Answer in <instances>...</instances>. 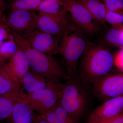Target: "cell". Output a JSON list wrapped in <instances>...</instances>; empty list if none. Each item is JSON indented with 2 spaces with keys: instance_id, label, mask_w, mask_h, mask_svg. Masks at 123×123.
Wrapping results in <instances>:
<instances>
[{
  "instance_id": "cell-10",
  "label": "cell",
  "mask_w": 123,
  "mask_h": 123,
  "mask_svg": "<svg viewBox=\"0 0 123 123\" xmlns=\"http://www.w3.org/2000/svg\"><path fill=\"white\" fill-rule=\"evenodd\" d=\"M123 112V94L105 101L88 117L86 123H98Z\"/></svg>"
},
{
  "instance_id": "cell-12",
  "label": "cell",
  "mask_w": 123,
  "mask_h": 123,
  "mask_svg": "<svg viewBox=\"0 0 123 123\" xmlns=\"http://www.w3.org/2000/svg\"><path fill=\"white\" fill-rule=\"evenodd\" d=\"M37 115L30 105L24 93L14 106L8 123H35Z\"/></svg>"
},
{
  "instance_id": "cell-34",
  "label": "cell",
  "mask_w": 123,
  "mask_h": 123,
  "mask_svg": "<svg viewBox=\"0 0 123 123\" xmlns=\"http://www.w3.org/2000/svg\"><path fill=\"white\" fill-rule=\"evenodd\" d=\"M121 31H123V28H122V30H121Z\"/></svg>"
},
{
  "instance_id": "cell-5",
  "label": "cell",
  "mask_w": 123,
  "mask_h": 123,
  "mask_svg": "<svg viewBox=\"0 0 123 123\" xmlns=\"http://www.w3.org/2000/svg\"><path fill=\"white\" fill-rule=\"evenodd\" d=\"M64 84L53 83L48 88L26 93V99L30 105L38 114H42L52 108L61 98Z\"/></svg>"
},
{
  "instance_id": "cell-22",
  "label": "cell",
  "mask_w": 123,
  "mask_h": 123,
  "mask_svg": "<svg viewBox=\"0 0 123 123\" xmlns=\"http://www.w3.org/2000/svg\"><path fill=\"white\" fill-rule=\"evenodd\" d=\"M106 22L111 24L114 29L121 31L123 27V15L113 12L106 9Z\"/></svg>"
},
{
  "instance_id": "cell-4",
  "label": "cell",
  "mask_w": 123,
  "mask_h": 123,
  "mask_svg": "<svg viewBox=\"0 0 123 123\" xmlns=\"http://www.w3.org/2000/svg\"><path fill=\"white\" fill-rule=\"evenodd\" d=\"M76 77L68 78L64 83L60 101L70 117L77 122L85 113L87 106V96Z\"/></svg>"
},
{
  "instance_id": "cell-33",
  "label": "cell",
  "mask_w": 123,
  "mask_h": 123,
  "mask_svg": "<svg viewBox=\"0 0 123 123\" xmlns=\"http://www.w3.org/2000/svg\"><path fill=\"white\" fill-rule=\"evenodd\" d=\"M4 16H3V17H2L1 18H0V22L1 21V20H2V18H3V17Z\"/></svg>"
},
{
  "instance_id": "cell-7",
  "label": "cell",
  "mask_w": 123,
  "mask_h": 123,
  "mask_svg": "<svg viewBox=\"0 0 123 123\" xmlns=\"http://www.w3.org/2000/svg\"><path fill=\"white\" fill-rule=\"evenodd\" d=\"M93 91L98 98L104 101L123 94V72L108 74L93 83Z\"/></svg>"
},
{
  "instance_id": "cell-11",
  "label": "cell",
  "mask_w": 123,
  "mask_h": 123,
  "mask_svg": "<svg viewBox=\"0 0 123 123\" xmlns=\"http://www.w3.org/2000/svg\"><path fill=\"white\" fill-rule=\"evenodd\" d=\"M37 15L34 11L11 10L5 21L11 30L22 32L36 28Z\"/></svg>"
},
{
  "instance_id": "cell-25",
  "label": "cell",
  "mask_w": 123,
  "mask_h": 123,
  "mask_svg": "<svg viewBox=\"0 0 123 123\" xmlns=\"http://www.w3.org/2000/svg\"><path fill=\"white\" fill-rule=\"evenodd\" d=\"M5 20V18L4 17L0 22V44L11 35V30L7 25Z\"/></svg>"
},
{
  "instance_id": "cell-20",
  "label": "cell",
  "mask_w": 123,
  "mask_h": 123,
  "mask_svg": "<svg viewBox=\"0 0 123 123\" xmlns=\"http://www.w3.org/2000/svg\"><path fill=\"white\" fill-rule=\"evenodd\" d=\"M18 47L11 33V35L8 39L0 44V53L4 59H10L16 52Z\"/></svg>"
},
{
  "instance_id": "cell-9",
  "label": "cell",
  "mask_w": 123,
  "mask_h": 123,
  "mask_svg": "<svg viewBox=\"0 0 123 123\" xmlns=\"http://www.w3.org/2000/svg\"><path fill=\"white\" fill-rule=\"evenodd\" d=\"M68 13V12L57 14L38 12L36 28L49 34L61 37L69 24Z\"/></svg>"
},
{
  "instance_id": "cell-13",
  "label": "cell",
  "mask_w": 123,
  "mask_h": 123,
  "mask_svg": "<svg viewBox=\"0 0 123 123\" xmlns=\"http://www.w3.org/2000/svg\"><path fill=\"white\" fill-rule=\"evenodd\" d=\"M21 88L30 93L48 88L53 82H50L30 69L26 73L18 79Z\"/></svg>"
},
{
  "instance_id": "cell-19",
  "label": "cell",
  "mask_w": 123,
  "mask_h": 123,
  "mask_svg": "<svg viewBox=\"0 0 123 123\" xmlns=\"http://www.w3.org/2000/svg\"><path fill=\"white\" fill-rule=\"evenodd\" d=\"M42 0H14L11 3V10L36 11Z\"/></svg>"
},
{
  "instance_id": "cell-27",
  "label": "cell",
  "mask_w": 123,
  "mask_h": 123,
  "mask_svg": "<svg viewBox=\"0 0 123 123\" xmlns=\"http://www.w3.org/2000/svg\"><path fill=\"white\" fill-rule=\"evenodd\" d=\"M55 106L40 115L43 118L49 123H55L56 120V116Z\"/></svg>"
},
{
  "instance_id": "cell-31",
  "label": "cell",
  "mask_w": 123,
  "mask_h": 123,
  "mask_svg": "<svg viewBox=\"0 0 123 123\" xmlns=\"http://www.w3.org/2000/svg\"><path fill=\"white\" fill-rule=\"evenodd\" d=\"M6 64V60L3 58L0 53V66H4Z\"/></svg>"
},
{
  "instance_id": "cell-26",
  "label": "cell",
  "mask_w": 123,
  "mask_h": 123,
  "mask_svg": "<svg viewBox=\"0 0 123 123\" xmlns=\"http://www.w3.org/2000/svg\"><path fill=\"white\" fill-rule=\"evenodd\" d=\"M114 64L123 72V47L117 52L114 57Z\"/></svg>"
},
{
  "instance_id": "cell-29",
  "label": "cell",
  "mask_w": 123,
  "mask_h": 123,
  "mask_svg": "<svg viewBox=\"0 0 123 123\" xmlns=\"http://www.w3.org/2000/svg\"><path fill=\"white\" fill-rule=\"evenodd\" d=\"M35 123H49L41 116L40 115H37Z\"/></svg>"
},
{
  "instance_id": "cell-32",
  "label": "cell",
  "mask_w": 123,
  "mask_h": 123,
  "mask_svg": "<svg viewBox=\"0 0 123 123\" xmlns=\"http://www.w3.org/2000/svg\"><path fill=\"white\" fill-rule=\"evenodd\" d=\"M113 118V117H112ZM112 118H110L109 119H108L106 120H104V121H101V122H99V123H109L110 121H111V119H112Z\"/></svg>"
},
{
  "instance_id": "cell-8",
  "label": "cell",
  "mask_w": 123,
  "mask_h": 123,
  "mask_svg": "<svg viewBox=\"0 0 123 123\" xmlns=\"http://www.w3.org/2000/svg\"><path fill=\"white\" fill-rule=\"evenodd\" d=\"M23 37L31 48L47 55L59 53L58 37L49 34L36 28L22 32Z\"/></svg>"
},
{
  "instance_id": "cell-30",
  "label": "cell",
  "mask_w": 123,
  "mask_h": 123,
  "mask_svg": "<svg viewBox=\"0 0 123 123\" xmlns=\"http://www.w3.org/2000/svg\"><path fill=\"white\" fill-rule=\"evenodd\" d=\"M5 11L4 4V0H0V18L3 16Z\"/></svg>"
},
{
  "instance_id": "cell-6",
  "label": "cell",
  "mask_w": 123,
  "mask_h": 123,
  "mask_svg": "<svg viewBox=\"0 0 123 123\" xmlns=\"http://www.w3.org/2000/svg\"><path fill=\"white\" fill-rule=\"evenodd\" d=\"M65 9L70 13L74 24L84 32L96 33L98 30V23L87 9L77 0H62Z\"/></svg>"
},
{
  "instance_id": "cell-18",
  "label": "cell",
  "mask_w": 123,
  "mask_h": 123,
  "mask_svg": "<svg viewBox=\"0 0 123 123\" xmlns=\"http://www.w3.org/2000/svg\"><path fill=\"white\" fill-rule=\"evenodd\" d=\"M36 11L38 12L51 14L67 12L64 8L62 0H42Z\"/></svg>"
},
{
  "instance_id": "cell-2",
  "label": "cell",
  "mask_w": 123,
  "mask_h": 123,
  "mask_svg": "<svg viewBox=\"0 0 123 123\" xmlns=\"http://www.w3.org/2000/svg\"><path fill=\"white\" fill-rule=\"evenodd\" d=\"M61 38L59 53L66 66L68 78L76 77L78 61L89 43L85 32L75 24H69Z\"/></svg>"
},
{
  "instance_id": "cell-15",
  "label": "cell",
  "mask_w": 123,
  "mask_h": 123,
  "mask_svg": "<svg viewBox=\"0 0 123 123\" xmlns=\"http://www.w3.org/2000/svg\"><path fill=\"white\" fill-rule=\"evenodd\" d=\"M24 92L21 88L0 95V122L10 118L16 103Z\"/></svg>"
},
{
  "instance_id": "cell-23",
  "label": "cell",
  "mask_w": 123,
  "mask_h": 123,
  "mask_svg": "<svg viewBox=\"0 0 123 123\" xmlns=\"http://www.w3.org/2000/svg\"><path fill=\"white\" fill-rule=\"evenodd\" d=\"M56 119L55 123H77L70 117L67 111L62 106L60 100L55 106Z\"/></svg>"
},
{
  "instance_id": "cell-24",
  "label": "cell",
  "mask_w": 123,
  "mask_h": 123,
  "mask_svg": "<svg viewBox=\"0 0 123 123\" xmlns=\"http://www.w3.org/2000/svg\"><path fill=\"white\" fill-rule=\"evenodd\" d=\"M102 0L108 10L123 15V0Z\"/></svg>"
},
{
  "instance_id": "cell-1",
  "label": "cell",
  "mask_w": 123,
  "mask_h": 123,
  "mask_svg": "<svg viewBox=\"0 0 123 123\" xmlns=\"http://www.w3.org/2000/svg\"><path fill=\"white\" fill-rule=\"evenodd\" d=\"M12 34L18 46L25 51L31 70L50 82L59 83L68 79L67 73L52 55L31 48L21 34L14 31Z\"/></svg>"
},
{
  "instance_id": "cell-16",
  "label": "cell",
  "mask_w": 123,
  "mask_h": 123,
  "mask_svg": "<svg viewBox=\"0 0 123 123\" xmlns=\"http://www.w3.org/2000/svg\"><path fill=\"white\" fill-rule=\"evenodd\" d=\"M84 6L95 20L106 26V8L102 0H77Z\"/></svg>"
},
{
  "instance_id": "cell-28",
  "label": "cell",
  "mask_w": 123,
  "mask_h": 123,
  "mask_svg": "<svg viewBox=\"0 0 123 123\" xmlns=\"http://www.w3.org/2000/svg\"><path fill=\"white\" fill-rule=\"evenodd\" d=\"M109 123H123V112L112 118Z\"/></svg>"
},
{
  "instance_id": "cell-14",
  "label": "cell",
  "mask_w": 123,
  "mask_h": 123,
  "mask_svg": "<svg viewBox=\"0 0 123 123\" xmlns=\"http://www.w3.org/2000/svg\"><path fill=\"white\" fill-rule=\"evenodd\" d=\"M18 47L16 52L6 63V66L12 75L18 80L30 70V67L25 51L19 46H18Z\"/></svg>"
},
{
  "instance_id": "cell-3",
  "label": "cell",
  "mask_w": 123,
  "mask_h": 123,
  "mask_svg": "<svg viewBox=\"0 0 123 123\" xmlns=\"http://www.w3.org/2000/svg\"><path fill=\"white\" fill-rule=\"evenodd\" d=\"M114 64V56L108 49L89 43L83 54L82 61L84 78L94 83L109 74Z\"/></svg>"
},
{
  "instance_id": "cell-17",
  "label": "cell",
  "mask_w": 123,
  "mask_h": 123,
  "mask_svg": "<svg viewBox=\"0 0 123 123\" xmlns=\"http://www.w3.org/2000/svg\"><path fill=\"white\" fill-rule=\"evenodd\" d=\"M21 88L18 80L15 78L6 66H0V95Z\"/></svg>"
},
{
  "instance_id": "cell-21",
  "label": "cell",
  "mask_w": 123,
  "mask_h": 123,
  "mask_svg": "<svg viewBox=\"0 0 123 123\" xmlns=\"http://www.w3.org/2000/svg\"><path fill=\"white\" fill-rule=\"evenodd\" d=\"M106 42L111 46L123 47V32L112 28L108 31L105 36Z\"/></svg>"
}]
</instances>
